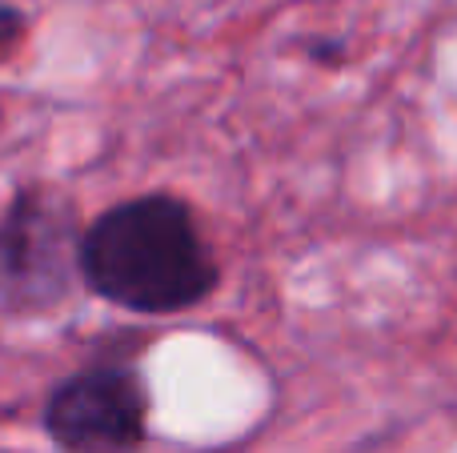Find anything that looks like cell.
Masks as SVG:
<instances>
[{"label":"cell","mask_w":457,"mask_h":453,"mask_svg":"<svg viewBox=\"0 0 457 453\" xmlns=\"http://www.w3.org/2000/svg\"><path fill=\"white\" fill-rule=\"evenodd\" d=\"M24 32H29V16H24L16 4L0 0V61L12 56V48L24 40Z\"/></svg>","instance_id":"cell-4"},{"label":"cell","mask_w":457,"mask_h":453,"mask_svg":"<svg viewBox=\"0 0 457 453\" xmlns=\"http://www.w3.org/2000/svg\"><path fill=\"white\" fill-rule=\"evenodd\" d=\"M80 221L53 189L24 185L0 209V317H48L72 301Z\"/></svg>","instance_id":"cell-2"},{"label":"cell","mask_w":457,"mask_h":453,"mask_svg":"<svg viewBox=\"0 0 457 453\" xmlns=\"http://www.w3.org/2000/svg\"><path fill=\"white\" fill-rule=\"evenodd\" d=\"M80 285L137 317H177L205 305L221 265L197 213L177 193H141L109 205L80 229Z\"/></svg>","instance_id":"cell-1"},{"label":"cell","mask_w":457,"mask_h":453,"mask_svg":"<svg viewBox=\"0 0 457 453\" xmlns=\"http://www.w3.org/2000/svg\"><path fill=\"white\" fill-rule=\"evenodd\" d=\"M149 409V385L133 361H93L53 385L40 425L61 453H145Z\"/></svg>","instance_id":"cell-3"}]
</instances>
